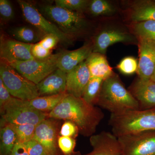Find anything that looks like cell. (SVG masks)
Here are the masks:
<instances>
[{"label":"cell","mask_w":155,"mask_h":155,"mask_svg":"<svg viewBox=\"0 0 155 155\" xmlns=\"http://www.w3.org/2000/svg\"><path fill=\"white\" fill-rule=\"evenodd\" d=\"M48 116L71 121L77 126L79 132L87 137L95 132L104 115L101 110L89 104L82 98L68 94Z\"/></svg>","instance_id":"cell-1"},{"label":"cell","mask_w":155,"mask_h":155,"mask_svg":"<svg viewBox=\"0 0 155 155\" xmlns=\"http://www.w3.org/2000/svg\"><path fill=\"white\" fill-rule=\"evenodd\" d=\"M97 104L111 114L140 110L137 100L114 73L104 80Z\"/></svg>","instance_id":"cell-2"},{"label":"cell","mask_w":155,"mask_h":155,"mask_svg":"<svg viewBox=\"0 0 155 155\" xmlns=\"http://www.w3.org/2000/svg\"><path fill=\"white\" fill-rule=\"evenodd\" d=\"M109 123L112 133L117 137L126 134L155 130V109L135 110L111 114Z\"/></svg>","instance_id":"cell-3"},{"label":"cell","mask_w":155,"mask_h":155,"mask_svg":"<svg viewBox=\"0 0 155 155\" xmlns=\"http://www.w3.org/2000/svg\"><path fill=\"white\" fill-rule=\"evenodd\" d=\"M0 78L14 97L29 101L39 97L37 85L22 76L5 61H1Z\"/></svg>","instance_id":"cell-4"},{"label":"cell","mask_w":155,"mask_h":155,"mask_svg":"<svg viewBox=\"0 0 155 155\" xmlns=\"http://www.w3.org/2000/svg\"><path fill=\"white\" fill-rule=\"evenodd\" d=\"M41 11L62 32L72 38L81 33L87 25L86 19L79 12L50 5L42 6Z\"/></svg>","instance_id":"cell-5"},{"label":"cell","mask_w":155,"mask_h":155,"mask_svg":"<svg viewBox=\"0 0 155 155\" xmlns=\"http://www.w3.org/2000/svg\"><path fill=\"white\" fill-rule=\"evenodd\" d=\"M1 113L4 122L10 124H31L36 126L46 118V114L44 112L31 107L26 101L14 97L1 109Z\"/></svg>","instance_id":"cell-6"},{"label":"cell","mask_w":155,"mask_h":155,"mask_svg":"<svg viewBox=\"0 0 155 155\" xmlns=\"http://www.w3.org/2000/svg\"><path fill=\"white\" fill-rule=\"evenodd\" d=\"M60 55L61 52L52 54L45 60L34 59L8 64L22 76L37 85L58 69V62Z\"/></svg>","instance_id":"cell-7"},{"label":"cell","mask_w":155,"mask_h":155,"mask_svg":"<svg viewBox=\"0 0 155 155\" xmlns=\"http://www.w3.org/2000/svg\"><path fill=\"white\" fill-rule=\"evenodd\" d=\"M26 21L35 26L41 32L47 35H54L64 44H70L73 38L65 34L55 24L48 20L36 8L33 4L19 0L17 1Z\"/></svg>","instance_id":"cell-8"},{"label":"cell","mask_w":155,"mask_h":155,"mask_svg":"<svg viewBox=\"0 0 155 155\" xmlns=\"http://www.w3.org/2000/svg\"><path fill=\"white\" fill-rule=\"evenodd\" d=\"M122 155H155V130L118 137Z\"/></svg>","instance_id":"cell-9"},{"label":"cell","mask_w":155,"mask_h":155,"mask_svg":"<svg viewBox=\"0 0 155 155\" xmlns=\"http://www.w3.org/2000/svg\"><path fill=\"white\" fill-rule=\"evenodd\" d=\"M32 45L21 42L5 36H1L0 42L1 61L11 63L35 59L31 54Z\"/></svg>","instance_id":"cell-10"},{"label":"cell","mask_w":155,"mask_h":155,"mask_svg":"<svg viewBox=\"0 0 155 155\" xmlns=\"http://www.w3.org/2000/svg\"><path fill=\"white\" fill-rule=\"evenodd\" d=\"M139 78L150 80L155 69V41L139 38Z\"/></svg>","instance_id":"cell-11"},{"label":"cell","mask_w":155,"mask_h":155,"mask_svg":"<svg viewBox=\"0 0 155 155\" xmlns=\"http://www.w3.org/2000/svg\"><path fill=\"white\" fill-rule=\"evenodd\" d=\"M93 150L86 155H122L118 137L113 133L102 131L90 139Z\"/></svg>","instance_id":"cell-12"},{"label":"cell","mask_w":155,"mask_h":155,"mask_svg":"<svg viewBox=\"0 0 155 155\" xmlns=\"http://www.w3.org/2000/svg\"><path fill=\"white\" fill-rule=\"evenodd\" d=\"M91 78L86 62L84 61L67 73L66 92L76 97L82 98Z\"/></svg>","instance_id":"cell-13"},{"label":"cell","mask_w":155,"mask_h":155,"mask_svg":"<svg viewBox=\"0 0 155 155\" xmlns=\"http://www.w3.org/2000/svg\"><path fill=\"white\" fill-rule=\"evenodd\" d=\"M129 91L138 103L140 110L155 109V82L138 78L131 84Z\"/></svg>","instance_id":"cell-14"},{"label":"cell","mask_w":155,"mask_h":155,"mask_svg":"<svg viewBox=\"0 0 155 155\" xmlns=\"http://www.w3.org/2000/svg\"><path fill=\"white\" fill-rule=\"evenodd\" d=\"M93 44L87 43L77 49L61 52L58 59V68L68 73L85 61L93 53Z\"/></svg>","instance_id":"cell-15"},{"label":"cell","mask_w":155,"mask_h":155,"mask_svg":"<svg viewBox=\"0 0 155 155\" xmlns=\"http://www.w3.org/2000/svg\"><path fill=\"white\" fill-rule=\"evenodd\" d=\"M67 73L57 69L37 84L39 96L66 92Z\"/></svg>","instance_id":"cell-16"},{"label":"cell","mask_w":155,"mask_h":155,"mask_svg":"<svg viewBox=\"0 0 155 155\" xmlns=\"http://www.w3.org/2000/svg\"><path fill=\"white\" fill-rule=\"evenodd\" d=\"M57 130L52 121L46 119L36 126L33 139L41 144L52 155H57Z\"/></svg>","instance_id":"cell-17"},{"label":"cell","mask_w":155,"mask_h":155,"mask_svg":"<svg viewBox=\"0 0 155 155\" xmlns=\"http://www.w3.org/2000/svg\"><path fill=\"white\" fill-rule=\"evenodd\" d=\"M132 40L131 35L120 31L105 30L99 34L93 44V52L105 55L108 48L111 45L121 42Z\"/></svg>","instance_id":"cell-18"},{"label":"cell","mask_w":155,"mask_h":155,"mask_svg":"<svg viewBox=\"0 0 155 155\" xmlns=\"http://www.w3.org/2000/svg\"><path fill=\"white\" fill-rule=\"evenodd\" d=\"M85 62L91 77L104 80L114 73L105 55L93 52Z\"/></svg>","instance_id":"cell-19"},{"label":"cell","mask_w":155,"mask_h":155,"mask_svg":"<svg viewBox=\"0 0 155 155\" xmlns=\"http://www.w3.org/2000/svg\"><path fill=\"white\" fill-rule=\"evenodd\" d=\"M130 18L135 23L155 21V1L147 0L135 3L131 9Z\"/></svg>","instance_id":"cell-20"},{"label":"cell","mask_w":155,"mask_h":155,"mask_svg":"<svg viewBox=\"0 0 155 155\" xmlns=\"http://www.w3.org/2000/svg\"><path fill=\"white\" fill-rule=\"evenodd\" d=\"M68 94L66 92L52 95L39 96L31 101H26V102L28 105L38 110L51 112Z\"/></svg>","instance_id":"cell-21"},{"label":"cell","mask_w":155,"mask_h":155,"mask_svg":"<svg viewBox=\"0 0 155 155\" xmlns=\"http://www.w3.org/2000/svg\"><path fill=\"white\" fill-rule=\"evenodd\" d=\"M0 154L10 155L17 141L16 133L8 124L1 127L0 130Z\"/></svg>","instance_id":"cell-22"},{"label":"cell","mask_w":155,"mask_h":155,"mask_svg":"<svg viewBox=\"0 0 155 155\" xmlns=\"http://www.w3.org/2000/svg\"><path fill=\"white\" fill-rule=\"evenodd\" d=\"M10 33L14 39L24 43L34 44L41 41L40 35L28 26H19L12 28Z\"/></svg>","instance_id":"cell-23"},{"label":"cell","mask_w":155,"mask_h":155,"mask_svg":"<svg viewBox=\"0 0 155 155\" xmlns=\"http://www.w3.org/2000/svg\"><path fill=\"white\" fill-rule=\"evenodd\" d=\"M104 80L97 78H91L87 85L82 98L87 103L93 105L96 104Z\"/></svg>","instance_id":"cell-24"},{"label":"cell","mask_w":155,"mask_h":155,"mask_svg":"<svg viewBox=\"0 0 155 155\" xmlns=\"http://www.w3.org/2000/svg\"><path fill=\"white\" fill-rule=\"evenodd\" d=\"M134 30L139 38L155 41V21L136 22L134 25Z\"/></svg>","instance_id":"cell-25"},{"label":"cell","mask_w":155,"mask_h":155,"mask_svg":"<svg viewBox=\"0 0 155 155\" xmlns=\"http://www.w3.org/2000/svg\"><path fill=\"white\" fill-rule=\"evenodd\" d=\"M8 124L16 133L17 141L24 143L33 139L36 127L35 125L31 124Z\"/></svg>","instance_id":"cell-26"},{"label":"cell","mask_w":155,"mask_h":155,"mask_svg":"<svg viewBox=\"0 0 155 155\" xmlns=\"http://www.w3.org/2000/svg\"><path fill=\"white\" fill-rule=\"evenodd\" d=\"M91 13L95 16L110 15L115 11L113 6L105 0H93L89 5Z\"/></svg>","instance_id":"cell-27"},{"label":"cell","mask_w":155,"mask_h":155,"mask_svg":"<svg viewBox=\"0 0 155 155\" xmlns=\"http://www.w3.org/2000/svg\"><path fill=\"white\" fill-rule=\"evenodd\" d=\"M55 5L72 11L81 12L87 7L88 1L86 0H56Z\"/></svg>","instance_id":"cell-28"},{"label":"cell","mask_w":155,"mask_h":155,"mask_svg":"<svg viewBox=\"0 0 155 155\" xmlns=\"http://www.w3.org/2000/svg\"><path fill=\"white\" fill-rule=\"evenodd\" d=\"M138 65V62L135 58L127 57L120 61L117 68L122 74L130 75L137 72Z\"/></svg>","instance_id":"cell-29"},{"label":"cell","mask_w":155,"mask_h":155,"mask_svg":"<svg viewBox=\"0 0 155 155\" xmlns=\"http://www.w3.org/2000/svg\"><path fill=\"white\" fill-rule=\"evenodd\" d=\"M58 145L61 151L65 155H72L74 153L75 141L72 137L61 136L58 140Z\"/></svg>","instance_id":"cell-30"},{"label":"cell","mask_w":155,"mask_h":155,"mask_svg":"<svg viewBox=\"0 0 155 155\" xmlns=\"http://www.w3.org/2000/svg\"><path fill=\"white\" fill-rule=\"evenodd\" d=\"M29 155H52L41 144L35 140L23 143Z\"/></svg>","instance_id":"cell-31"},{"label":"cell","mask_w":155,"mask_h":155,"mask_svg":"<svg viewBox=\"0 0 155 155\" xmlns=\"http://www.w3.org/2000/svg\"><path fill=\"white\" fill-rule=\"evenodd\" d=\"M0 14L5 21H8L14 18V8L8 0H0Z\"/></svg>","instance_id":"cell-32"},{"label":"cell","mask_w":155,"mask_h":155,"mask_svg":"<svg viewBox=\"0 0 155 155\" xmlns=\"http://www.w3.org/2000/svg\"><path fill=\"white\" fill-rule=\"evenodd\" d=\"M31 53L34 58L38 60L47 59L52 55L51 51L45 48L39 42L32 44Z\"/></svg>","instance_id":"cell-33"},{"label":"cell","mask_w":155,"mask_h":155,"mask_svg":"<svg viewBox=\"0 0 155 155\" xmlns=\"http://www.w3.org/2000/svg\"><path fill=\"white\" fill-rule=\"evenodd\" d=\"M79 132L77 126L70 121L64 122L61 127L60 134L61 136L71 137L75 136Z\"/></svg>","instance_id":"cell-34"},{"label":"cell","mask_w":155,"mask_h":155,"mask_svg":"<svg viewBox=\"0 0 155 155\" xmlns=\"http://www.w3.org/2000/svg\"><path fill=\"white\" fill-rule=\"evenodd\" d=\"M60 41L59 38L54 35H47L39 41L40 44L46 49L50 50L54 48Z\"/></svg>","instance_id":"cell-35"},{"label":"cell","mask_w":155,"mask_h":155,"mask_svg":"<svg viewBox=\"0 0 155 155\" xmlns=\"http://www.w3.org/2000/svg\"><path fill=\"white\" fill-rule=\"evenodd\" d=\"M14 97L9 93L4 85L2 80L0 78V107L1 109L11 101Z\"/></svg>","instance_id":"cell-36"},{"label":"cell","mask_w":155,"mask_h":155,"mask_svg":"<svg viewBox=\"0 0 155 155\" xmlns=\"http://www.w3.org/2000/svg\"><path fill=\"white\" fill-rule=\"evenodd\" d=\"M10 155H29L23 143L17 141Z\"/></svg>","instance_id":"cell-37"},{"label":"cell","mask_w":155,"mask_h":155,"mask_svg":"<svg viewBox=\"0 0 155 155\" xmlns=\"http://www.w3.org/2000/svg\"><path fill=\"white\" fill-rule=\"evenodd\" d=\"M150 80L152 81L153 82H155V69H154V71L153 73L152 76Z\"/></svg>","instance_id":"cell-38"},{"label":"cell","mask_w":155,"mask_h":155,"mask_svg":"<svg viewBox=\"0 0 155 155\" xmlns=\"http://www.w3.org/2000/svg\"><path fill=\"white\" fill-rule=\"evenodd\" d=\"M75 155H80V154L79 153H77L76 154H75Z\"/></svg>","instance_id":"cell-39"}]
</instances>
